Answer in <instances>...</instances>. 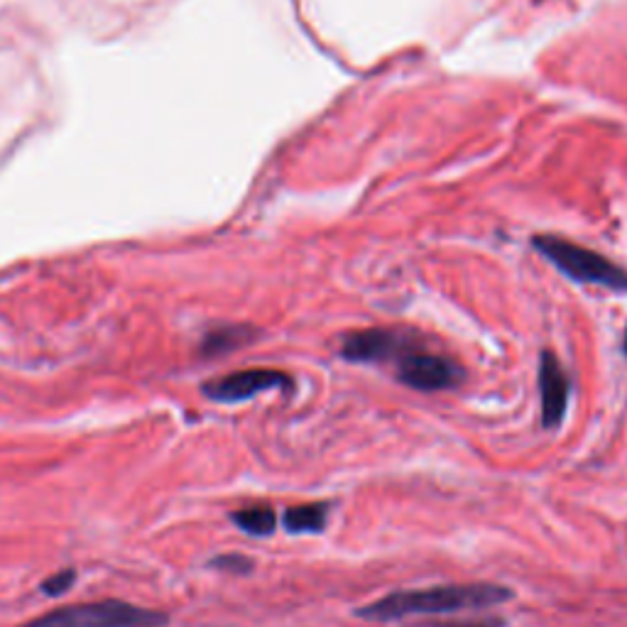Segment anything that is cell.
<instances>
[{
  "label": "cell",
  "mask_w": 627,
  "mask_h": 627,
  "mask_svg": "<svg viewBox=\"0 0 627 627\" xmlns=\"http://www.w3.org/2000/svg\"><path fill=\"white\" fill-rule=\"evenodd\" d=\"M274 388H292L290 376L270 368H250L230 372L226 378H218L204 385V394L216 402H244L256 398L258 392Z\"/></svg>",
  "instance_id": "8992f818"
},
{
  "label": "cell",
  "mask_w": 627,
  "mask_h": 627,
  "mask_svg": "<svg viewBox=\"0 0 627 627\" xmlns=\"http://www.w3.org/2000/svg\"><path fill=\"white\" fill-rule=\"evenodd\" d=\"M532 246L542 252L559 272H564L569 280L598 284V288L613 292H627V270L615 266L613 260L601 256L596 250L576 246L559 236H537L532 238Z\"/></svg>",
  "instance_id": "7a4b0ae2"
},
{
  "label": "cell",
  "mask_w": 627,
  "mask_h": 627,
  "mask_svg": "<svg viewBox=\"0 0 627 627\" xmlns=\"http://www.w3.org/2000/svg\"><path fill=\"white\" fill-rule=\"evenodd\" d=\"M424 627H502V620H471V623H442V625H424Z\"/></svg>",
  "instance_id": "4fadbf2b"
},
{
  "label": "cell",
  "mask_w": 627,
  "mask_h": 627,
  "mask_svg": "<svg viewBox=\"0 0 627 627\" xmlns=\"http://www.w3.org/2000/svg\"><path fill=\"white\" fill-rule=\"evenodd\" d=\"M417 344L398 328H363L344 338L340 356L354 363H398Z\"/></svg>",
  "instance_id": "5b68a950"
},
{
  "label": "cell",
  "mask_w": 627,
  "mask_h": 627,
  "mask_svg": "<svg viewBox=\"0 0 627 627\" xmlns=\"http://www.w3.org/2000/svg\"><path fill=\"white\" fill-rule=\"evenodd\" d=\"M512 598V591L493 583H473V586H439L429 591H402L390 593L376 603L358 608L356 615L370 623H388L410 618V615L456 613L473 608H490Z\"/></svg>",
  "instance_id": "6da1fadb"
},
{
  "label": "cell",
  "mask_w": 627,
  "mask_h": 627,
  "mask_svg": "<svg viewBox=\"0 0 627 627\" xmlns=\"http://www.w3.org/2000/svg\"><path fill=\"white\" fill-rule=\"evenodd\" d=\"M328 520V505L326 502H310V505H296L284 512V530L292 534L304 532H324Z\"/></svg>",
  "instance_id": "ba28073f"
},
{
  "label": "cell",
  "mask_w": 627,
  "mask_h": 627,
  "mask_svg": "<svg viewBox=\"0 0 627 627\" xmlns=\"http://www.w3.org/2000/svg\"><path fill=\"white\" fill-rule=\"evenodd\" d=\"M212 564L224 571H236V574H248L252 569V561L246 556H218L212 561Z\"/></svg>",
  "instance_id": "7c38bea8"
},
{
  "label": "cell",
  "mask_w": 627,
  "mask_h": 627,
  "mask_svg": "<svg viewBox=\"0 0 627 627\" xmlns=\"http://www.w3.org/2000/svg\"><path fill=\"white\" fill-rule=\"evenodd\" d=\"M248 338H250V328H244V326L218 328V332H214L212 336H206L204 350H206L208 356L226 354V350H234L238 346H244Z\"/></svg>",
  "instance_id": "30bf717a"
},
{
  "label": "cell",
  "mask_w": 627,
  "mask_h": 627,
  "mask_svg": "<svg viewBox=\"0 0 627 627\" xmlns=\"http://www.w3.org/2000/svg\"><path fill=\"white\" fill-rule=\"evenodd\" d=\"M240 530L256 537H268L274 532V525H278V517H274L272 508L268 505H258V508H248V510H238L230 517Z\"/></svg>",
  "instance_id": "9c48e42d"
},
{
  "label": "cell",
  "mask_w": 627,
  "mask_h": 627,
  "mask_svg": "<svg viewBox=\"0 0 627 627\" xmlns=\"http://www.w3.org/2000/svg\"><path fill=\"white\" fill-rule=\"evenodd\" d=\"M394 366H398L400 382H404L407 388L422 392L451 390L464 380V368H461L456 360H451L446 356L426 354V350L420 346L407 350Z\"/></svg>",
  "instance_id": "277c9868"
},
{
  "label": "cell",
  "mask_w": 627,
  "mask_h": 627,
  "mask_svg": "<svg viewBox=\"0 0 627 627\" xmlns=\"http://www.w3.org/2000/svg\"><path fill=\"white\" fill-rule=\"evenodd\" d=\"M539 392H542V426L554 429L564 422L571 382L552 350H544L539 363Z\"/></svg>",
  "instance_id": "52a82bcc"
},
{
  "label": "cell",
  "mask_w": 627,
  "mask_h": 627,
  "mask_svg": "<svg viewBox=\"0 0 627 627\" xmlns=\"http://www.w3.org/2000/svg\"><path fill=\"white\" fill-rule=\"evenodd\" d=\"M74 581H76L74 571H60V574H54L45 583H42L40 588H42V593H45V596L54 598V596H62V593H67Z\"/></svg>",
  "instance_id": "8fae6325"
},
{
  "label": "cell",
  "mask_w": 627,
  "mask_h": 627,
  "mask_svg": "<svg viewBox=\"0 0 627 627\" xmlns=\"http://www.w3.org/2000/svg\"><path fill=\"white\" fill-rule=\"evenodd\" d=\"M167 615L138 608L123 601H98L84 605H69L20 627H162Z\"/></svg>",
  "instance_id": "3957f363"
},
{
  "label": "cell",
  "mask_w": 627,
  "mask_h": 627,
  "mask_svg": "<svg viewBox=\"0 0 627 627\" xmlns=\"http://www.w3.org/2000/svg\"><path fill=\"white\" fill-rule=\"evenodd\" d=\"M625 350H627V338H625Z\"/></svg>",
  "instance_id": "5bb4252c"
}]
</instances>
